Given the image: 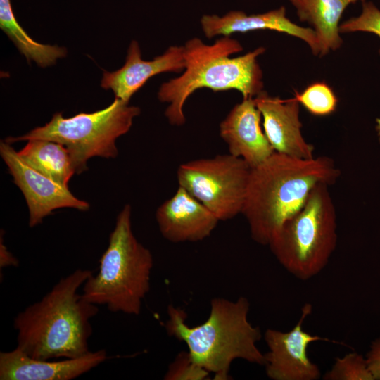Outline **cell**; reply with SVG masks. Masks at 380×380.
Segmentation results:
<instances>
[{"instance_id": "obj_10", "label": "cell", "mask_w": 380, "mask_h": 380, "mask_svg": "<svg viewBox=\"0 0 380 380\" xmlns=\"http://www.w3.org/2000/svg\"><path fill=\"white\" fill-rule=\"evenodd\" d=\"M312 310L311 304L304 305L298 322L290 331L266 330L264 338L269 350L265 354L264 366L268 378L272 380H317L320 378V369L309 358L308 348L315 341H336L303 330V324Z\"/></svg>"}, {"instance_id": "obj_15", "label": "cell", "mask_w": 380, "mask_h": 380, "mask_svg": "<svg viewBox=\"0 0 380 380\" xmlns=\"http://www.w3.org/2000/svg\"><path fill=\"white\" fill-rule=\"evenodd\" d=\"M107 359L103 349L64 360H37L16 348L0 353L1 380H71Z\"/></svg>"}, {"instance_id": "obj_13", "label": "cell", "mask_w": 380, "mask_h": 380, "mask_svg": "<svg viewBox=\"0 0 380 380\" xmlns=\"http://www.w3.org/2000/svg\"><path fill=\"white\" fill-rule=\"evenodd\" d=\"M260 119L254 98H248L235 105L220 125V135L229 153L243 159L251 168L274 152L262 129Z\"/></svg>"}, {"instance_id": "obj_7", "label": "cell", "mask_w": 380, "mask_h": 380, "mask_svg": "<svg viewBox=\"0 0 380 380\" xmlns=\"http://www.w3.org/2000/svg\"><path fill=\"white\" fill-rule=\"evenodd\" d=\"M140 108L115 98L106 108L93 113H80L64 118L55 113L42 127H37L20 137H9L8 144L32 139H46L63 145L69 151L76 174L87 169L93 157L114 158L118 150L115 141L131 128Z\"/></svg>"}, {"instance_id": "obj_8", "label": "cell", "mask_w": 380, "mask_h": 380, "mask_svg": "<svg viewBox=\"0 0 380 380\" xmlns=\"http://www.w3.org/2000/svg\"><path fill=\"white\" fill-rule=\"evenodd\" d=\"M251 170L243 159L221 154L183 163L177 179L179 186L224 221L241 213Z\"/></svg>"}, {"instance_id": "obj_22", "label": "cell", "mask_w": 380, "mask_h": 380, "mask_svg": "<svg viewBox=\"0 0 380 380\" xmlns=\"http://www.w3.org/2000/svg\"><path fill=\"white\" fill-rule=\"evenodd\" d=\"M340 32H366L380 39V10L372 1H363L361 14L339 25ZM380 54V49H379Z\"/></svg>"}, {"instance_id": "obj_6", "label": "cell", "mask_w": 380, "mask_h": 380, "mask_svg": "<svg viewBox=\"0 0 380 380\" xmlns=\"http://www.w3.org/2000/svg\"><path fill=\"white\" fill-rule=\"evenodd\" d=\"M328 186L317 184L268 243L281 265L303 281L326 267L336 246V214Z\"/></svg>"}, {"instance_id": "obj_18", "label": "cell", "mask_w": 380, "mask_h": 380, "mask_svg": "<svg viewBox=\"0 0 380 380\" xmlns=\"http://www.w3.org/2000/svg\"><path fill=\"white\" fill-rule=\"evenodd\" d=\"M18 152L30 166L63 186H68L76 174L68 150L56 141L29 140Z\"/></svg>"}, {"instance_id": "obj_4", "label": "cell", "mask_w": 380, "mask_h": 380, "mask_svg": "<svg viewBox=\"0 0 380 380\" xmlns=\"http://www.w3.org/2000/svg\"><path fill=\"white\" fill-rule=\"evenodd\" d=\"M242 50L241 44L229 36L212 45L196 37L186 42L183 74L162 84L158 93L160 101L169 103L165 115L171 125L185 123L184 103L198 89L214 91L236 89L241 93L243 99L254 98L262 91V72L257 58L265 49L259 47L243 56L229 57Z\"/></svg>"}, {"instance_id": "obj_20", "label": "cell", "mask_w": 380, "mask_h": 380, "mask_svg": "<svg viewBox=\"0 0 380 380\" xmlns=\"http://www.w3.org/2000/svg\"><path fill=\"white\" fill-rule=\"evenodd\" d=\"M295 98L312 115L325 116L334 112L338 99L333 90L324 82H314Z\"/></svg>"}, {"instance_id": "obj_23", "label": "cell", "mask_w": 380, "mask_h": 380, "mask_svg": "<svg viewBox=\"0 0 380 380\" xmlns=\"http://www.w3.org/2000/svg\"><path fill=\"white\" fill-rule=\"evenodd\" d=\"M210 372L195 363L188 352H181L170 365L164 376L166 380H203Z\"/></svg>"}, {"instance_id": "obj_2", "label": "cell", "mask_w": 380, "mask_h": 380, "mask_svg": "<svg viewBox=\"0 0 380 380\" xmlns=\"http://www.w3.org/2000/svg\"><path fill=\"white\" fill-rule=\"evenodd\" d=\"M340 172L331 158H298L274 152L251 168L241 213L251 238L268 245L283 223L304 205L318 184L331 185Z\"/></svg>"}, {"instance_id": "obj_12", "label": "cell", "mask_w": 380, "mask_h": 380, "mask_svg": "<svg viewBox=\"0 0 380 380\" xmlns=\"http://www.w3.org/2000/svg\"><path fill=\"white\" fill-rule=\"evenodd\" d=\"M254 100L263 119L264 132L275 152L303 159L314 158L313 146L301 133L296 98L282 100L262 91Z\"/></svg>"}, {"instance_id": "obj_24", "label": "cell", "mask_w": 380, "mask_h": 380, "mask_svg": "<svg viewBox=\"0 0 380 380\" xmlns=\"http://www.w3.org/2000/svg\"><path fill=\"white\" fill-rule=\"evenodd\" d=\"M365 359L374 380H380V338L372 343Z\"/></svg>"}, {"instance_id": "obj_9", "label": "cell", "mask_w": 380, "mask_h": 380, "mask_svg": "<svg viewBox=\"0 0 380 380\" xmlns=\"http://www.w3.org/2000/svg\"><path fill=\"white\" fill-rule=\"evenodd\" d=\"M0 154L13 182L22 191L29 210V226L41 224L55 210L70 208L85 211L88 202L74 196L65 186L30 166L11 144L1 141Z\"/></svg>"}, {"instance_id": "obj_14", "label": "cell", "mask_w": 380, "mask_h": 380, "mask_svg": "<svg viewBox=\"0 0 380 380\" xmlns=\"http://www.w3.org/2000/svg\"><path fill=\"white\" fill-rule=\"evenodd\" d=\"M184 68V46H170L162 55L146 61L141 58L139 43L134 40L127 49L124 65L113 72L104 71L101 86L111 89L115 98L129 102L151 77L162 72H178Z\"/></svg>"}, {"instance_id": "obj_11", "label": "cell", "mask_w": 380, "mask_h": 380, "mask_svg": "<svg viewBox=\"0 0 380 380\" xmlns=\"http://www.w3.org/2000/svg\"><path fill=\"white\" fill-rule=\"evenodd\" d=\"M162 236L172 243L197 242L208 237L220 221L182 186L156 210Z\"/></svg>"}, {"instance_id": "obj_1", "label": "cell", "mask_w": 380, "mask_h": 380, "mask_svg": "<svg viewBox=\"0 0 380 380\" xmlns=\"http://www.w3.org/2000/svg\"><path fill=\"white\" fill-rule=\"evenodd\" d=\"M92 274L89 270H75L20 312L13 320L16 348L37 360L72 359L89 353L90 321L99 308L78 291Z\"/></svg>"}, {"instance_id": "obj_5", "label": "cell", "mask_w": 380, "mask_h": 380, "mask_svg": "<svg viewBox=\"0 0 380 380\" xmlns=\"http://www.w3.org/2000/svg\"><path fill=\"white\" fill-rule=\"evenodd\" d=\"M153 265L150 250L134 235L131 207L127 204L117 217L99 272L83 284L82 295L93 304L106 305L110 312L138 315L150 290Z\"/></svg>"}, {"instance_id": "obj_16", "label": "cell", "mask_w": 380, "mask_h": 380, "mask_svg": "<svg viewBox=\"0 0 380 380\" xmlns=\"http://www.w3.org/2000/svg\"><path fill=\"white\" fill-rule=\"evenodd\" d=\"M201 24L204 34L209 39L217 35L229 36L236 32L265 30L284 32L305 42L313 54L319 55V44L313 29L291 21L286 15L284 6L259 14L247 15L243 11H232L222 17L204 15Z\"/></svg>"}, {"instance_id": "obj_26", "label": "cell", "mask_w": 380, "mask_h": 380, "mask_svg": "<svg viewBox=\"0 0 380 380\" xmlns=\"http://www.w3.org/2000/svg\"><path fill=\"white\" fill-rule=\"evenodd\" d=\"M376 130L379 140L380 141V116L376 120Z\"/></svg>"}, {"instance_id": "obj_25", "label": "cell", "mask_w": 380, "mask_h": 380, "mask_svg": "<svg viewBox=\"0 0 380 380\" xmlns=\"http://www.w3.org/2000/svg\"><path fill=\"white\" fill-rule=\"evenodd\" d=\"M0 267L1 268L7 266H17L18 260L8 251L5 245L2 243L1 238L0 245Z\"/></svg>"}, {"instance_id": "obj_19", "label": "cell", "mask_w": 380, "mask_h": 380, "mask_svg": "<svg viewBox=\"0 0 380 380\" xmlns=\"http://www.w3.org/2000/svg\"><path fill=\"white\" fill-rule=\"evenodd\" d=\"M0 27L28 61H33L40 67L52 65L66 56L63 47L33 40L18 23L10 0H0Z\"/></svg>"}, {"instance_id": "obj_17", "label": "cell", "mask_w": 380, "mask_h": 380, "mask_svg": "<svg viewBox=\"0 0 380 380\" xmlns=\"http://www.w3.org/2000/svg\"><path fill=\"white\" fill-rule=\"evenodd\" d=\"M365 0H290L302 22L312 26L319 44V56L341 47L339 22L346 8Z\"/></svg>"}, {"instance_id": "obj_3", "label": "cell", "mask_w": 380, "mask_h": 380, "mask_svg": "<svg viewBox=\"0 0 380 380\" xmlns=\"http://www.w3.org/2000/svg\"><path fill=\"white\" fill-rule=\"evenodd\" d=\"M249 308L246 297L235 301L214 298L208 319L191 327L185 311L170 305L165 327L170 336L185 343L191 360L213 373L214 379L227 380L231 364L236 359L265 364V354L257 346L261 331L248 321Z\"/></svg>"}, {"instance_id": "obj_21", "label": "cell", "mask_w": 380, "mask_h": 380, "mask_svg": "<svg viewBox=\"0 0 380 380\" xmlns=\"http://www.w3.org/2000/svg\"><path fill=\"white\" fill-rule=\"evenodd\" d=\"M324 380H374L365 357L355 352L337 357L322 376Z\"/></svg>"}]
</instances>
